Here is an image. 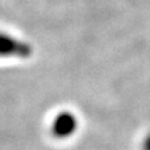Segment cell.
I'll return each mask as SVG.
<instances>
[{"label":"cell","mask_w":150,"mask_h":150,"mask_svg":"<svg viewBox=\"0 0 150 150\" xmlns=\"http://www.w3.org/2000/svg\"><path fill=\"white\" fill-rule=\"evenodd\" d=\"M143 150H150V132L145 136L143 141Z\"/></svg>","instance_id":"cell-3"},{"label":"cell","mask_w":150,"mask_h":150,"mask_svg":"<svg viewBox=\"0 0 150 150\" xmlns=\"http://www.w3.org/2000/svg\"><path fill=\"white\" fill-rule=\"evenodd\" d=\"M32 53L28 44L14 39L11 35L0 33V57H21L27 58Z\"/></svg>","instance_id":"cell-1"},{"label":"cell","mask_w":150,"mask_h":150,"mask_svg":"<svg viewBox=\"0 0 150 150\" xmlns=\"http://www.w3.org/2000/svg\"><path fill=\"white\" fill-rule=\"evenodd\" d=\"M78 127V120L70 111H63L56 116L52 123V134L58 138H66L73 135Z\"/></svg>","instance_id":"cell-2"}]
</instances>
